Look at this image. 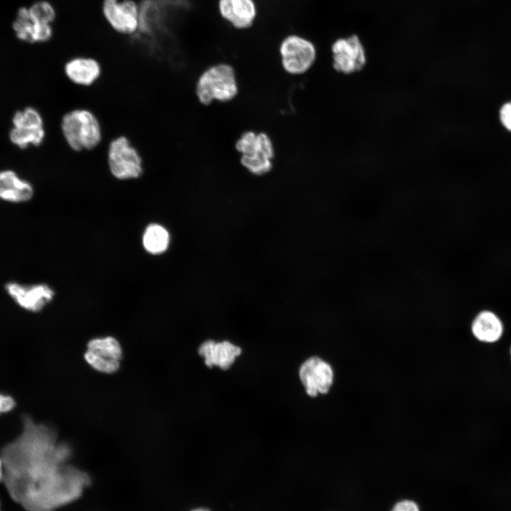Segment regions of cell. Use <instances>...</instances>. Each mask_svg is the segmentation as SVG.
<instances>
[{
  "mask_svg": "<svg viewBox=\"0 0 511 511\" xmlns=\"http://www.w3.org/2000/svg\"><path fill=\"white\" fill-rule=\"evenodd\" d=\"M13 128L9 133L11 141L21 148L28 145L38 146L45 137L43 119L40 112L33 107L18 111L13 116Z\"/></svg>",
  "mask_w": 511,
  "mask_h": 511,
  "instance_id": "obj_8",
  "label": "cell"
},
{
  "mask_svg": "<svg viewBox=\"0 0 511 511\" xmlns=\"http://www.w3.org/2000/svg\"><path fill=\"white\" fill-rule=\"evenodd\" d=\"M105 160L110 175L118 180H137L145 171L141 151L125 134H118L109 140Z\"/></svg>",
  "mask_w": 511,
  "mask_h": 511,
  "instance_id": "obj_4",
  "label": "cell"
},
{
  "mask_svg": "<svg viewBox=\"0 0 511 511\" xmlns=\"http://www.w3.org/2000/svg\"><path fill=\"white\" fill-rule=\"evenodd\" d=\"M217 11L223 21L238 31L252 28L258 14L256 0H217Z\"/></svg>",
  "mask_w": 511,
  "mask_h": 511,
  "instance_id": "obj_12",
  "label": "cell"
},
{
  "mask_svg": "<svg viewBox=\"0 0 511 511\" xmlns=\"http://www.w3.org/2000/svg\"><path fill=\"white\" fill-rule=\"evenodd\" d=\"M69 449L50 438L21 436L2 451L5 487L26 511H53L78 499L90 483L84 471L65 464Z\"/></svg>",
  "mask_w": 511,
  "mask_h": 511,
  "instance_id": "obj_1",
  "label": "cell"
},
{
  "mask_svg": "<svg viewBox=\"0 0 511 511\" xmlns=\"http://www.w3.org/2000/svg\"><path fill=\"white\" fill-rule=\"evenodd\" d=\"M235 148L241 154V164L250 173L261 176L272 170L275 150L271 138L265 133L245 131L236 141Z\"/></svg>",
  "mask_w": 511,
  "mask_h": 511,
  "instance_id": "obj_5",
  "label": "cell"
},
{
  "mask_svg": "<svg viewBox=\"0 0 511 511\" xmlns=\"http://www.w3.org/2000/svg\"><path fill=\"white\" fill-rule=\"evenodd\" d=\"M300 380L311 397L326 394L334 383V370L329 363L313 356L306 360L299 370Z\"/></svg>",
  "mask_w": 511,
  "mask_h": 511,
  "instance_id": "obj_10",
  "label": "cell"
},
{
  "mask_svg": "<svg viewBox=\"0 0 511 511\" xmlns=\"http://www.w3.org/2000/svg\"><path fill=\"white\" fill-rule=\"evenodd\" d=\"M60 127L64 141L74 153L92 152L103 142L102 123L90 108L77 106L69 109L62 115Z\"/></svg>",
  "mask_w": 511,
  "mask_h": 511,
  "instance_id": "obj_2",
  "label": "cell"
},
{
  "mask_svg": "<svg viewBox=\"0 0 511 511\" xmlns=\"http://www.w3.org/2000/svg\"><path fill=\"white\" fill-rule=\"evenodd\" d=\"M278 52L284 70L295 75L307 72L317 58L313 42L297 33L286 35L280 42Z\"/></svg>",
  "mask_w": 511,
  "mask_h": 511,
  "instance_id": "obj_6",
  "label": "cell"
},
{
  "mask_svg": "<svg viewBox=\"0 0 511 511\" xmlns=\"http://www.w3.org/2000/svg\"><path fill=\"white\" fill-rule=\"evenodd\" d=\"M499 119L502 126L511 132V100L504 103L499 111Z\"/></svg>",
  "mask_w": 511,
  "mask_h": 511,
  "instance_id": "obj_22",
  "label": "cell"
},
{
  "mask_svg": "<svg viewBox=\"0 0 511 511\" xmlns=\"http://www.w3.org/2000/svg\"><path fill=\"white\" fill-rule=\"evenodd\" d=\"M4 463L1 457H0V482L3 481L4 478Z\"/></svg>",
  "mask_w": 511,
  "mask_h": 511,
  "instance_id": "obj_25",
  "label": "cell"
},
{
  "mask_svg": "<svg viewBox=\"0 0 511 511\" xmlns=\"http://www.w3.org/2000/svg\"><path fill=\"white\" fill-rule=\"evenodd\" d=\"M192 511H209V510L206 508L199 507V508L194 509Z\"/></svg>",
  "mask_w": 511,
  "mask_h": 511,
  "instance_id": "obj_26",
  "label": "cell"
},
{
  "mask_svg": "<svg viewBox=\"0 0 511 511\" xmlns=\"http://www.w3.org/2000/svg\"><path fill=\"white\" fill-rule=\"evenodd\" d=\"M238 86L233 67L226 62H220L206 68L195 84V95L204 106L214 101L228 102L238 94Z\"/></svg>",
  "mask_w": 511,
  "mask_h": 511,
  "instance_id": "obj_3",
  "label": "cell"
},
{
  "mask_svg": "<svg viewBox=\"0 0 511 511\" xmlns=\"http://www.w3.org/2000/svg\"><path fill=\"white\" fill-rule=\"evenodd\" d=\"M504 327L500 319L493 312L482 311L474 318L471 331L474 337L485 344L498 341L503 334Z\"/></svg>",
  "mask_w": 511,
  "mask_h": 511,
  "instance_id": "obj_17",
  "label": "cell"
},
{
  "mask_svg": "<svg viewBox=\"0 0 511 511\" xmlns=\"http://www.w3.org/2000/svg\"><path fill=\"white\" fill-rule=\"evenodd\" d=\"M510 357H511V347H510Z\"/></svg>",
  "mask_w": 511,
  "mask_h": 511,
  "instance_id": "obj_27",
  "label": "cell"
},
{
  "mask_svg": "<svg viewBox=\"0 0 511 511\" xmlns=\"http://www.w3.org/2000/svg\"><path fill=\"white\" fill-rule=\"evenodd\" d=\"M84 358L92 368L101 373H113L119 368V361L101 356L88 349Z\"/></svg>",
  "mask_w": 511,
  "mask_h": 511,
  "instance_id": "obj_21",
  "label": "cell"
},
{
  "mask_svg": "<svg viewBox=\"0 0 511 511\" xmlns=\"http://www.w3.org/2000/svg\"><path fill=\"white\" fill-rule=\"evenodd\" d=\"M101 13L109 26L123 35L136 34L141 27V8L135 0H102Z\"/></svg>",
  "mask_w": 511,
  "mask_h": 511,
  "instance_id": "obj_7",
  "label": "cell"
},
{
  "mask_svg": "<svg viewBox=\"0 0 511 511\" xmlns=\"http://www.w3.org/2000/svg\"><path fill=\"white\" fill-rule=\"evenodd\" d=\"M169 243V233L163 226L152 224L146 227L143 236V244L148 253H162L166 251Z\"/></svg>",
  "mask_w": 511,
  "mask_h": 511,
  "instance_id": "obj_18",
  "label": "cell"
},
{
  "mask_svg": "<svg viewBox=\"0 0 511 511\" xmlns=\"http://www.w3.org/2000/svg\"><path fill=\"white\" fill-rule=\"evenodd\" d=\"M198 351L204 358L207 366L211 368L216 366L222 370H227L236 357L241 355V348L227 341L215 342L208 340L200 345Z\"/></svg>",
  "mask_w": 511,
  "mask_h": 511,
  "instance_id": "obj_15",
  "label": "cell"
},
{
  "mask_svg": "<svg viewBox=\"0 0 511 511\" xmlns=\"http://www.w3.org/2000/svg\"><path fill=\"white\" fill-rule=\"evenodd\" d=\"M28 11L33 19L43 23L52 24L57 16L55 7L45 0L36 1L28 8Z\"/></svg>",
  "mask_w": 511,
  "mask_h": 511,
  "instance_id": "obj_20",
  "label": "cell"
},
{
  "mask_svg": "<svg viewBox=\"0 0 511 511\" xmlns=\"http://www.w3.org/2000/svg\"><path fill=\"white\" fill-rule=\"evenodd\" d=\"M15 406L16 402L11 396L0 393V414L11 411Z\"/></svg>",
  "mask_w": 511,
  "mask_h": 511,
  "instance_id": "obj_23",
  "label": "cell"
},
{
  "mask_svg": "<svg viewBox=\"0 0 511 511\" xmlns=\"http://www.w3.org/2000/svg\"><path fill=\"white\" fill-rule=\"evenodd\" d=\"M391 511H419V508L414 501L404 500L397 502Z\"/></svg>",
  "mask_w": 511,
  "mask_h": 511,
  "instance_id": "obj_24",
  "label": "cell"
},
{
  "mask_svg": "<svg viewBox=\"0 0 511 511\" xmlns=\"http://www.w3.org/2000/svg\"><path fill=\"white\" fill-rule=\"evenodd\" d=\"M6 290L18 306L33 312L40 311L55 295L45 284L26 285L11 282L6 285Z\"/></svg>",
  "mask_w": 511,
  "mask_h": 511,
  "instance_id": "obj_13",
  "label": "cell"
},
{
  "mask_svg": "<svg viewBox=\"0 0 511 511\" xmlns=\"http://www.w3.org/2000/svg\"><path fill=\"white\" fill-rule=\"evenodd\" d=\"M33 195L31 184L12 170L0 172V199L10 202H24Z\"/></svg>",
  "mask_w": 511,
  "mask_h": 511,
  "instance_id": "obj_16",
  "label": "cell"
},
{
  "mask_svg": "<svg viewBox=\"0 0 511 511\" xmlns=\"http://www.w3.org/2000/svg\"><path fill=\"white\" fill-rule=\"evenodd\" d=\"M87 348L101 356L117 361H120L122 356L119 342L112 336L92 339L87 344Z\"/></svg>",
  "mask_w": 511,
  "mask_h": 511,
  "instance_id": "obj_19",
  "label": "cell"
},
{
  "mask_svg": "<svg viewBox=\"0 0 511 511\" xmlns=\"http://www.w3.org/2000/svg\"><path fill=\"white\" fill-rule=\"evenodd\" d=\"M331 53L334 68L343 74L357 72L366 62L365 49L356 35L336 40L331 45Z\"/></svg>",
  "mask_w": 511,
  "mask_h": 511,
  "instance_id": "obj_9",
  "label": "cell"
},
{
  "mask_svg": "<svg viewBox=\"0 0 511 511\" xmlns=\"http://www.w3.org/2000/svg\"><path fill=\"white\" fill-rule=\"evenodd\" d=\"M13 28L18 38L28 43H45L53 34L51 24L43 23L33 19L28 8L18 9Z\"/></svg>",
  "mask_w": 511,
  "mask_h": 511,
  "instance_id": "obj_14",
  "label": "cell"
},
{
  "mask_svg": "<svg viewBox=\"0 0 511 511\" xmlns=\"http://www.w3.org/2000/svg\"><path fill=\"white\" fill-rule=\"evenodd\" d=\"M63 72L73 85L89 88L100 80L103 75V67L97 58L79 55L69 58L65 62Z\"/></svg>",
  "mask_w": 511,
  "mask_h": 511,
  "instance_id": "obj_11",
  "label": "cell"
}]
</instances>
